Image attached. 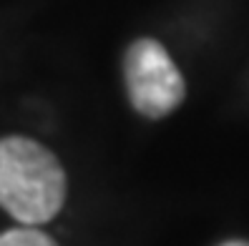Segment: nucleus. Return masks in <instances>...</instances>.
<instances>
[{
    "label": "nucleus",
    "mask_w": 249,
    "mask_h": 246,
    "mask_svg": "<svg viewBox=\"0 0 249 246\" xmlns=\"http://www.w3.org/2000/svg\"><path fill=\"white\" fill-rule=\"evenodd\" d=\"M66 198L58 158L31 138L0 141V206L25 226L51 221Z\"/></svg>",
    "instance_id": "1"
},
{
    "label": "nucleus",
    "mask_w": 249,
    "mask_h": 246,
    "mask_svg": "<svg viewBox=\"0 0 249 246\" xmlns=\"http://www.w3.org/2000/svg\"><path fill=\"white\" fill-rule=\"evenodd\" d=\"M126 85L134 108L146 118H164L177 108L186 85L164 46L141 38L126 50Z\"/></svg>",
    "instance_id": "2"
},
{
    "label": "nucleus",
    "mask_w": 249,
    "mask_h": 246,
    "mask_svg": "<svg viewBox=\"0 0 249 246\" xmlns=\"http://www.w3.org/2000/svg\"><path fill=\"white\" fill-rule=\"evenodd\" d=\"M0 246H58L48 234L38 229H10L0 234Z\"/></svg>",
    "instance_id": "3"
},
{
    "label": "nucleus",
    "mask_w": 249,
    "mask_h": 246,
    "mask_svg": "<svg viewBox=\"0 0 249 246\" xmlns=\"http://www.w3.org/2000/svg\"><path fill=\"white\" fill-rule=\"evenodd\" d=\"M222 246H249L247 241H227V244H222Z\"/></svg>",
    "instance_id": "4"
}]
</instances>
